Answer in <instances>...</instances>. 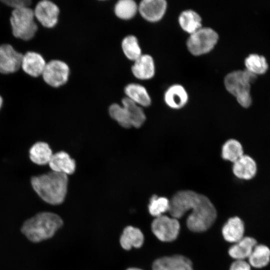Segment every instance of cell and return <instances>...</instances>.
<instances>
[{"instance_id": "cell-22", "label": "cell", "mask_w": 270, "mask_h": 270, "mask_svg": "<svg viewBox=\"0 0 270 270\" xmlns=\"http://www.w3.org/2000/svg\"><path fill=\"white\" fill-rule=\"evenodd\" d=\"M178 20L181 28L190 34L202 27L200 16L192 10H187L181 12Z\"/></svg>"}, {"instance_id": "cell-19", "label": "cell", "mask_w": 270, "mask_h": 270, "mask_svg": "<svg viewBox=\"0 0 270 270\" xmlns=\"http://www.w3.org/2000/svg\"><path fill=\"white\" fill-rule=\"evenodd\" d=\"M256 244V240L253 238L244 236L230 248L228 254L236 260H244L248 258Z\"/></svg>"}, {"instance_id": "cell-10", "label": "cell", "mask_w": 270, "mask_h": 270, "mask_svg": "<svg viewBox=\"0 0 270 270\" xmlns=\"http://www.w3.org/2000/svg\"><path fill=\"white\" fill-rule=\"evenodd\" d=\"M23 54L10 44L0 46V72L12 74L21 68Z\"/></svg>"}, {"instance_id": "cell-32", "label": "cell", "mask_w": 270, "mask_h": 270, "mask_svg": "<svg viewBox=\"0 0 270 270\" xmlns=\"http://www.w3.org/2000/svg\"><path fill=\"white\" fill-rule=\"evenodd\" d=\"M2 2L5 5L16 10L29 7L32 4L30 0H4Z\"/></svg>"}, {"instance_id": "cell-1", "label": "cell", "mask_w": 270, "mask_h": 270, "mask_svg": "<svg viewBox=\"0 0 270 270\" xmlns=\"http://www.w3.org/2000/svg\"><path fill=\"white\" fill-rule=\"evenodd\" d=\"M170 201L168 212L172 218H180L188 211L191 210L186 219V226L193 232L206 230L216 218V209L209 198L193 190H180Z\"/></svg>"}, {"instance_id": "cell-13", "label": "cell", "mask_w": 270, "mask_h": 270, "mask_svg": "<svg viewBox=\"0 0 270 270\" xmlns=\"http://www.w3.org/2000/svg\"><path fill=\"white\" fill-rule=\"evenodd\" d=\"M46 64L40 54L34 52H28L23 55L21 68L28 75L36 78L42 75Z\"/></svg>"}, {"instance_id": "cell-6", "label": "cell", "mask_w": 270, "mask_h": 270, "mask_svg": "<svg viewBox=\"0 0 270 270\" xmlns=\"http://www.w3.org/2000/svg\"><path fill=\"white\" fill-rule=\"evenodd\" d=\"M218 40V35L213 29L202 27L190 34L186 42L189 52L194 56H200L210 52Z\"/></svg>"}, {"instance_id": "cell-25", "label": "cell", "mask_w": 270, "mask_h": 270, "mask_svg": "<svg viewBox=\"0 0 270 270\" xmlns=\"http://www.w3.org/2000/svg\"><path fill=\"white\" fill-rule=\"evenodd\" d=\"M250 266L255 268H262L270 261V249L264 244H256L248 257Z\"/></svg>"}, {"instance_id": "cell-28", "label": "cell", "mask_w": 270, "mask_h": 270, "mask_svg": "<svg viewBox=\"0 0 270 270\" xmlns=\"http://www.w3.org/2000/svg\"><path fill=\"white\" fill-rule=\"evenodd\" d=\"M246 70L257 75L265 73L268 69V64L264 56L256 54L248 56L244 60Z\"/></svg>"}, {"instance_id": "cell-31", "label": "cell", "mask_w": 270, "mask_h": 270, "mask_svg": "<svg viewBox=\"0 0 270 270\" xmlns=\"http://www.w3.org/2000/svg\"><path fill=\"white\" fill-rule=\"evenodd\" d=\"M170 206V201L166 198L154 195L148 206V212L152 216L156 218L168 212Z\"/></svg>"}, {"instance_id": "cell-5", "label": "cell", "mask_w": 270, "mask_h": 270, "mask_svg": "<svg viewBox=\"0 0 270 270\" xmlns=\"http://www.w3.org/2000/svg\"><path fill=\"white\" fill-rule=\"evenodd\" d=\"M34 19V10L30 7L13 10L10 21L14 36L24 40L33 38L38 28Z\"/></svg>"}, {"instance_id": "cell-20", "label": "cell", "mask_w": 270, "mask_h": 270, "mask_svg": "<svg viewBox=\"0 0 270 270\" xmlns=\"http://www.w3.org/2000/svg\"><path fill=\"white\" fill-rule=\"evenodd\" d=\"M144 242V236L142 231L130 226L124 228L120 240L122 247L126 250H130L132 248H140Z\"/></svg>"}, {"instance_id": "cell-15", "label": "cell", "mask_w": 270, "mask_h": 270, "mask_svg": "<svg viewBox=\"0 0 270 270\" xmlns=\"http://www.w3.org/2000/svg\"><path fill=\"white\" fill-rule=\"evenodd\" d=\"M188 95L185 88L179 84L168 87L164 94V101L166 104L172 109H180L187 104Z\"/></svg>"}, {"instance_id": "cell-34", "label": "cell", "mask_w": 270, "mask_h": 270, "mask_svg": "<svg viewBox=\"0 0 270 270\" xmlns=\"http://www.w3.org/2000/svg\"><path fill=\"white\" fill-rule=\"evenodd\" d=\"M126 270H142V269L136 268H128Z\"/></svg>"}, {"instance_id": "cell-35", "label": "cell", "mask_w": 270, "mask_h": 270, "mask_svg": "<svg viewBox=\"0 0 270 270\" xmlns=\"http://www.w3.org/2000/svg\"><path fill=\"white\" fill-rule=\"evenodd\" d=\"M2 104V98L0 96V108H1Z\"/></svg>"}, {"instance_id": "cell-2", "label": "cell", "mask_w": 270, "mask_h": 270, "mask_svg": "<svg viewBox=\"0 0 270 270\" xmlns=\"http://www.w3.org/2000/svg\"><path fill=\"white\" fill-rule=\"evenodd\" d=\"M31 183L34 190L43 200L57 205L62 204L66 198L68 177L65 174L52 171L32 177Z\"/></svg>"}, {"instance_id": "cell-27", "label": "cell", "mask_w": 270, "mask_h": 270, "mask_svg": "<svg viewBox=\"0 0 270 270\" xmlns=\"http://www.w3.org/2000/svg\"><path fill=\"white\" fill-rule=\"evenodd\" d=\"M138 12V5L132 0H120L115 4L114 12L120 19L128 20L134 18Z\"/></svg>"}, {"instance_id": "cell-7", "label": "cell", "mask_w": 270, "mask_h": 270, "mask_svg": "<svg viewBox=\"0 0 270 270\" xmlns=\"http://www.w3.org/2000/svg\"><path fill=\"white\" fill-rule=\"evenodd\" d=\"M151 228L152 232L159 240L170 242L177 238L180 224L178 219L163 214L154 219Z\"/></svg>"}, {"instance_id": "cell-29", "label": "cell", "mask_w": 270, "mask_h": 270, "mask_svg": "<svg viewBox=\"0 0 270 270\" xmlns=\"http://www.w3.org/2000/svg\"><path fill=\"white\" fill-rule=\"evenodd\" d=\"M122 48L125 56L134 62L142 54L138 40L132 35L128 36L122 40Z\"/></svg>"}, {"instance_id": "cell-8", "label": "cell", "mask_w": 270, "mask_h": 270, "mask_svg": "<svg viewBox=\"0 0 270 270\" xmlns=\"http://www.w3.org/2000/svg\"><path fill=\"white\" fill-rule=\"evenodd\" d=\"M69 75L68 65L63 61L54 60L46 63L42 76L48 85L58 88L66 83Z\"/></svg>"}, {"instance_id": "cell-14", "label": "cell", "mask_w": 270, "mask_h": 270, "mask_svg": "<svg viewBox=\"0 0 270 270\" xmlns=\"http://www.w3.org/2000/svg\"><path fill=\"white\" fill-rule=\"evenodd\" d=\"M232 170L234 175L238 178L250 180L256 175L257 164L252 157L244 154L233 162Z\"/></svg>"}, {"instance_id": "cell-23", "label": "cell", "mask_w": 270, "mask_h": 270, "mask_svg": "<svg viewBox=\"0 0 270 270\" xmlns=\"http://www.w3.org/2000/svg\"><path fill=\"white\" fill-rule=\"evenodd\" d=\"M53 154L49 145L44 142L34 144L30 150L31 160L39 165L48 164Z\"/></svg>"}, {"instance_id": "cell-26", "label": "cell", "mask_w": 270, "mask_h": 270, "mask_svg": "<svg viewBox=\"0 0 270 270\" xmlns=\"http://www.w3.org/2000/svg\"><path fill=\"white\" fill-rule=\"evenodd\" d=\"M244 154L242 146L237 140L229 139L222 145V157L226 160L233 163Z\"/></svg>"}, {"instance_id": "cell-18", "label": "cell", "mask_w": 270, "mask_h": 270, "mask_svg": "<svg viewBox=\"0 0 270 270\" xmlns=\"http://www.w3.org/2000/svg\"><path fill=\"white\" fill-rule=\"evenodd\" d=\"M244 226L242 220L238 216L228 220L222 228V234L226 240L236 243L244 235Z\"/></svg>"}, {"instance_id": "cell-21", "label": "cell", "mask_w": 270, "mask_h": 270, "mask_svg": "<svg viewBox=\"0 0 270 270\" xmlns=\"http://www.w3.org/2000/svg\"><path fill=\"white\" fill-rule=\"evenodd\" d=\"M126 98L142 107H147L151 104V98L142 86L138 84H130L124 88Z\"/></svg>"}, {"instance_id": "cell-9", "label": "cell", "mask_w": 270, "mask_h": 270, "mask_svg": "<svg viewBox=\"0 0 270 270\" xmlns=\"http://www.w3.org/2000/svg\"><path fill=\"white\" fill-rule=\"evenodd\" d=\"M34 12L35 18L45 28H52L58 23L60 10L56 4L50 0L39 2Z\"/></svg>"}, {"instance_id": "cell-11", "label": "cell", "mask_w": 270, "mask_h": 270, "mask_svg": "<svg viewBox=\"0 0 270 270\" xmlns=\"http://www.w3.org/2000/svg\"><path fill=\"white\" fill-rule=\"evenodd\" d=\"M166 8L164 0H143L138 5V12L144 20L154 22L162 18Z\"/></svg>"}, {"instance_id": "cell-3", "label": "cell", "mask_w": 270, "mask_h": 270, "mask_svg": "<svg viewBox=\"0 0 270 270\" xmlns=\"http://www.w3.org/2000/svg\"><path fill=\"white\" fill-rule=\"evenodd\" d=\"M62 224V220L58 215L44 212L26 220L21 227V231L30 242H39L53 236Z\"/></svg>"}, {"instance_id": "cell-30", "label": "cell", "mask_w": 270, "mask_h": 270, "mask_svg": "<svg viewBox=\"0 0 270 270\" xmlns=\"http://www.w3.org/2000/svg\"><path fill=\"white\" fill-rule=\"evenodd\" d=\"M108 112L110 117L122 127L126 128L132 127L129 114L122 105L112 104L109 107Z\"/></svg>"}, {"instance_id": "cell-16", "label": "cell", "mask_w": 270, "mask_h": 270, "mask_svg": "<svg viewBox=\"0 0 270 270\" xmlns=\"http://www.w3.org/2000/svg\"><path fill=\"white\" fill-rule=\"evenodd\" d=\"M132 72L137 78L147 80L152 78L155 74V66L152 58L148 54H142L134 61Z\"/></svg>"}, {"instance_id": "cell-33", "label": "cell", "mask_w": 270, "mask_h": 270, "mask_svg": "<svg viewBox=\"0 0 270 270\" xmlns=\"http://www.w3.org/2000/svg\"><path fill=\"white\" fill-rule=\"evenodd\" d=\"M230 270H250V266L244 260H236L231 264Z\"/></svg>"}, {"instance_id": "cell-17", "label": "cell", "mask_w": 270, "mask_h": 270, "mask_svg": "<svg viewBox=\"0 0 270 270\" xmlns=\"http://www.w3.org/2000/svg\"><path fill=\"white\" fill-rule=\"evenodd\" d=\"M48 164L52 171L67 176L72 174L76 168L75 160L64 151L53 154Z\"/></svg>"}, {"instance_id": "cell-12", "label": "cell", "mask_w": 270, "mask_h": 270, "mask_svg": "<svg viewBox=\"0 0 270 270\" xmlns=\"http://www.w3.org/2000/svg\"><path fill=\"white\" fill-rule=\"evenodd\" d=\"M152 270H194L190 260L180 254L163 256L157 258L152 264Z\"/></svg>"}, {"instance_id": "cell-24", "label": "cell", "mask_w": 270, "mask_h": 270, "mask_svg": "<svg viewBox=\"0 0 270 270\" xmlns=\"http://www.w3.org/2000/svg\"><path fill=\"white\" fill-rule=\"evenodd\" d=\"M123 106L129 113L132 127L140 128L144 122L146 116L142 106L126 97L122 100Z\"/></svg>"}, {"instance_id": "cell-4", "label": "cell", "mask_w": 270, "mask_h": 270, "mask_svg": "<svg viewBox=\"0 0 270 270\" xmlns=\"http://www.w3.org/2000/svg\"><path fill=\"white\" fill-rule=\"evenodd\" d=\"M256 78V75L245 70L233 71L228 74L224 80L226 90L235 96L243 108H248L252 103L250 84Z\"/></svg>"}]
</instances>
